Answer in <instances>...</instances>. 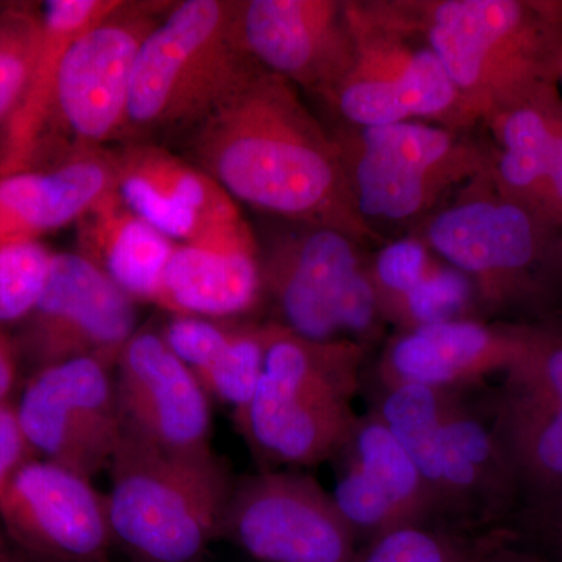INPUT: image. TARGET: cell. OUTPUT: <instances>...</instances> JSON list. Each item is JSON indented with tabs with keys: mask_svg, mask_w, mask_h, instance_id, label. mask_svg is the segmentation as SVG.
<instances>
[{
	"mask_svg": "<svg viewBox=\"0 0 562 562\" xmlns=\"http://www.w3.org/2000/svg\"><path fill=\"white\" fill-rule=\"evenodd\" d=\"M188 151L236 203L379 241L355 203L333 132L276 74L257 70L228 95L188 135Z\"/></svg>",
	"mask_w": 562,
	"mask_h": 562,
	"instance_id": "6da1fadb",
	"label": "cell"
},
{
	"mask_svg": "<svg viewBox=\"0 0 562 562\" xmlns=\"http://www.w3.org/2000/svg\"><path fill=\"white\" fill-rule=\"evenodd\" d=\"M462 132L416 121L335 128L361 216L368 222L425 220L446 192L490 171L494 147Z\"/></svg>",
	"mask_w": 562,
	"mask_h": 562,
	"instance_id": "ba28073f",
	"label": "cell"
},
{
	"mask_svg": "<svg viewBox=\"0 0 562 562\" xmlns=\"http://www.w3.org/2000/svg\"><path fill=\"white\" fill-rule=\"evenodd\" d=\"M14 408L33 457L90 480L110 468L122 432L110 362L85 357L40 369Z\"/></svg>",
	"mask_w": 562,
	"mask_h": 562,
	"instance_id": "7c38bea8",
	"label": "cell"
},
{
	"mask_svg": "<svg viewBox=\"0 0 562 562\" xmlns=\"http://www.w3.org/2000/svg\"><path fill=\"white\" fill-rule=\"evenodd\" d=\"M138 330L136 302L77 251L55 254L33 312L11 335L21 371L99 358L116 366Z\"/></svg>",
	"mask_w": 562,
	"mask_h": 562,
	"instance_id": "4fadbf2b",
	"label": "cell"
},
{
	"mask_svg": "<svg viewBox=\"0 0 562 562\" xmlns=\"http://www.w3.org/2000/svg\"><path fill=\"white\" fill-rule=\"evenodd\" d=\"M236 29L243 49L262 70L324 101L353 65L341 0H243Z\"/></svg>",
	"mask_w": 562,
	"mask_h": 562,
	"instance_id": "e0dca14e",
	"label": "cell"
},
{
	"mask_svg": "<svg viewBox=\"0 0 562 562\" xmlns=\"http://www.w3.org/2000/svg\"><path fill=\"white\" fill-rule=\"evenodd\" d=\"M160 333L210 398L231 406L233 419L239 416L260 383L262 324L171 314Z\"/></svg>",
	"mask_w": 562,
	"mask_h": 562,
	"instance_id": "d4e9b609",
	"label": "cell"
},
{
	"mask_svg": "<svg viewBox=\"0 0 562 562\" xmlns=\"http://www.w3.org/2000/svg\"><path fill=\"white\" fill-rule=\"evenodd\" d=\"M531 520L542 546L554 560L562 562V503L546 508H532Z\"/></svg>",
	"mask_w": 562,
	"mask_h": 562,
	"instance_id": "e575fe53",
	"label": "cell"
},
{
	"mask_svg": "<svg viewBox=\"0 0 562 562\" xmlns=\"http://www.w3.org/2000/svg\"><path fill=\"white\" fill-rule=\"evenodd\" d=\"M494 138L491 179L505 198L562 228V95L520 103L486 122Z\"/></svg>",
	"mask_w": 562,
	"mask_h": 562,
	"instance_id": "ffe728a7",
	"label": "cell"
},
{
	"mask_svg": "<svg viewBox=\"0 0 562 562\" xmlns=\"http://www.w3.org/2000/svg\"><path fill=\"white\" fill-rule=\"evenodd\" d=\"M508 531L465 536L431 524L408 525L373 539L357 562H480Z\"/></svg>",
	"mask_w": 562,
	"mask_h": 562,
	"instance_id": "f1b7e54d",
	"label": "cell"
},
{
	"mask_svg": "<svg viewBox=\"0 0 562 562\" xmlns=\"http://www.w3.org/2000/svg\"><path fill=\"white\" fill-rule=\"evenodd\" d=\"M0 528L36 561L110 562L106 497L91 480L32 458L0 495Z\"/></svg>",
	"mask_w": 562,
	"mask_h": 562,
	"instance_id": "9a60e30c",
	"label": "cell"
},
{
	"mask_svg": "<svg viewBox=\"0 0 562 562\" xmlns=\"http://www.w3.org/2000/svg\"><path fill=\"white\" fill-rule=\"evenodd\" d=\"M0 562H36V560L11 541L7 532L0 528Z\"/></svg>",
	"mask_w": 562,
	"mask_h": 562,
	"instance_id": "74e56055",
	"label": "cell"
},
{
	"mask_svg": "<svg viewBox=\"0 0 562 562\" xmlns=\"http://www.w3.org/2000/svg\"><path fill=\"white\" fill-rule=\"evenodd\" d=\"M383 390V397L372 413L412 457L430 491L438 517L439 431L458 395L452 390L424 384Z\"/></svg>",
	"mask_w": 562,
	"mask_h": 562,
	"instance_id": "83f0119b",
	"label": "cell"
},
{
	"mask_svg": "<svg viewBox=\"0 0 562 562\" xmlns=\"http://www.w3.org/2000/svg\"><path fill=\"white\" fill-rule=\"evenodd\" d=\"M238 3H172L136 60L122 139L149 143L157 136L190 135L261 69L239 41Z\"/></svg>",
	"mask_w": 562,
	"mask_h": 562,
	"instance_id": "277c9868",
	"label": "cell"
},
{
	"mask_svg": "<svg viewBox=\"0 0 562 562\" xmlns=\"http://www.w3.org/2000/svg\"><path fill=\"white\" fill-rule=\"evenodd\" d=\"M122 431L176 454L211 449L210 395L160 331L138 328L114 366Z\"/></svg>",
	"mask_w": 562,
	"mask_h": 562,
	"instance_id": "2e32d148",
	"label": "cell"
},
{
	"mask_svg": "<svg viewBox=\"0 0 562 562\" xmlns=\"http://www.w3.org/2000/svg\"><path fill=\"white\" fill-rule=\"evenodd\" d=\"M416 236L472 280L491 312H542L562 281V228L502 195L491 169L422 220Z\"/></svg>",
	"mask_w": 562,
	"mask_h": 562,
	"instance_id": "5b68a950",
	"label": "cell"
},
{
	"mask_svg": "<svg viewBox=\"0 0 562 562\" xmlns=\"http://www.w3.org/2000/svg\"><path fill=\"white\" fill-rule=\"evenodd\" d=\"M21 382V366L9 331L0 328V402L11 401Z\"/></svg>",
	"mask_w": 562,
	"mask_h": 562,
	"instance_id": "d590c367",
	"label": "cell"
},
{
	"mask_svg": "<svg viewBox=\"0 0 562 562\" xmlns=\"http://www.w3.org/2000/svg\"><path fill=\"white\" fill-rule=\"evenodd\" d=\"M106 497L113 546L135 562H199L213 539L233 483L214 453L165 452L121 432Z\"/></svg>",
	"mask_w": 562,
	"mask_h": 562,
	"instance_id": "8992f818",
	"label": "cell"
},
{
	"mask_svg": "<svg viewBox=\"0 0 562 562\" xmlns=\"http://www.w3.org/2000/svg\"><path fill=\"white\" fill-rule=\"evenodd\" d=\"M114 161L122 202L172 243L258 250L238 203L188 158L155 143H131L114 151Z\"/></svg>",
	"mask_w": 562,
	"mask_h": 562,
	"instance_id": "5bb4252c",
	"label": "cell"
},
{
	"mask_svg": "<svg viewBox=\"0 0 562 562\" xmlns=\"http://www.w3.org/2000/svg\"><path fill=\"white\" fill-rule=\"evenodd\" d=\"M54 251L40 241L0 246V328L20 327L38 303Z\"/></svg>",
	"mask_w": 562,
	"mask_h": 562,
	"instance_id": "1f68e13d",
	"label": "cell"
},
{
	"mask_svg": "<svg viewBox=\"0 0 562 562\" xmlns=\"http://www.w3.org/2000/svg\"><path fill=\"white\" fill-rule=\"evenodd\" d=\"M535 508L562 503V401L505 391L491 428Z\"/></svg>",
	"mask_w": 562,
	"mask_h": 562,
	"instance_id": "4316f807",
	"label": "cell"
},
{
	"mask_svg": "<svg viewBox=\"0 0 562 562\" xmlns=\"http://www.w3.org/2000/svg\"><path fill=\"white\" fill-rule=\"evenodd\" d=\"M516 539V532L509 530L508 535L487 550L480 562H541L535 554L517 549Z\"/></svg>",
	"mask_w": 562,
	"mask_h": 562,
	"instance_id": "8d00e7d4",
	"label": "cell"
},
{
	"mask_svg": "<svg viewBox=\"0 0 562 562\" xmlns=\"http://www.w3.org/2000/svg\"><path fill=\"white\" fill-rule=\"evenodd\" d=\"M517 491L491 428L458 398L439 431V516L491 517L508 508Z\"/></svg>",
	"mask_w": 562,
	"mask_h": 562,
	"instance_id": "603a6c76",
	"label": "cell"
},
{
	"mask_svg": "<svg viewBox=\"0 0 562 562\" xmlns=\"http://www.w3.org/2000/svg\"><path fill=\"white\" fill-rule=\"evenodd\" d=\"M338 457L341 469L331 497L357 538L372 542L436 517L430 491L412 457L375 414L358 419Z\"/></svg>",
	"mask_w": 562,
	"mask_h": 562,
	"instance_id": "ac0fdd59",
	"label": "cell"
},
{
	"mask_svg": "<svg viewBox=\"0 0 562 562\" xmlns=\"http://www.w3.org/2000/svg\"><path fill=\"white\" fill-rule=\"evenodd\" d=\"M171 5L121 0L109 16L70 44L58 68L36 168L122 139L136 60Z\"/></svg>",
	"mask_w": 562,
	"mask_h": 562,
	"instance_id": "9c48e42d",
	"label": "cell"
},
{
	"mask_svg": "<svg viewBox=\"0 0 562 562\" xmlns=\"http://www.w3.org/2000/svg\"><path fill=\"white\" fill-rule=\"evenodd\" d=\"M353 65L325 103L357 127L428 122L473 127L452 79L417 31L402 0L346 2Z\"/></svg>",
	"mask_w": 562,
	"mask_h": 562,
	"instance_id": "52a82bcc",
	"label": "cell"
},
{
	"mask_svg": "<svg viewBox=\"0 0 562 562\" xmlns=\"http://www.w3.org/2000/svg\"><path fill=\"white\" fill-rule=\"evenodd\" d=\"M473 124L560 90L562 0H402Z\"/></svg>",
	"mask_w": 562,
	"mask_h": 562,
	"instance_id": "7a4b0ae2",
	"label": "cell"
},
{
	"mask_svg": "<svg viewBox=\"0 0 562 562\" xmlns=\"http://www.w3.org/2000/svg\"><path fill=\"white\" fill-rule=\"evenodd\" d=\"M361 243L335 228L295 225L261 260L265 294L290 330L316 339L368 344L383 319Z\"/></svg>",
	"mask_w": 562,
	"mask_h": 562,
	"instance_id": "30bf717a",
	"label": "cell"
},
{
	"mask_svg": "<svg viewBox=\"0 0 562 562\" xmlns=\"http://www.w3.org/2000/svg\"><path fill=\"white\" fill-rule=\"evenodd\" d=\"M265 295L258 251H221L177 244L155 305L180 316L236 319Z\"/></svg>",
	"mask_w": 562,
	"mask_h": 562,
	"instance_id": "484cf974",
	"label": "cell"
},
{
	"mask_svg": "<svg viewBox=\"0 0 562 562\" xmlns=\"http://www.w3.org/2000/svg\"><path fill=\"white\" fill-rule=\"evenodd\" d=\"M531 324L461 319L398 331L379 362L383 387L401 384L454 390L508 372L530 346Z\"/></svg>",
	"mask_w": 562,
	"mask_h": 562,
	"instance_id": "d6986e66",
	"label": "cell"
},
{
	"mask_svg": "<svg viewBox=\"0 0 562 562\" xmlns=\"http://www.w3.org/2000/svg\"><path fill=\"white\" fill-rule=\"evenodd\" d=\"M121 0H50L43 3V38L20 103L0 131V177L38 166L58 68L66 49Z\"/></svg>",
	"mask_w": 562,
	"mask_h": 562,
	"instance_id": "7402d4cb",
	"label": "cell"
},
{
	"mask_svg": "<svg viewBox=\"0 0 562 562\" xmlns=\"http://www.w3.org/2000/svg\"><path fill=\"white\" fill-rule=\"evenodd\" d=\"M560 83L562 85V72H561V79H560Z\"/></svg>",
	"mask_w": 562,
	"mask_h": 562,
	"instance_id": "f35d334b",
	"label": "cell"
},
{
	"mask_svg": "<svg viewBox=\"0 0 562 562\" xmlns=\"http://www.w3.org/2000/svg\"><path fill=\"white\" fill-rule=\"evenodd\" d=\"M32 458L35 457L21 430L14 402H0V495L11 476Z\"/></svg>",
	"mask_w": 562,
	"mask_h": 562,
	"instance_id": "836d02e7",
	"label": "cell"
},
{
	"mask_svg": "<svg viewBox=\"0 0 562 562\" xmlns=\"http://www.w3.org/2000/svg\"><path fill=\"white\" fill-rule=\"evenodd\" d=\"M116 188L114 151L81 150L0 177V246L40 241L77 221Z\"/></svg>",
	"mask_w": 562,
	"mask_h": 562,
	"instance_id": "44dd1931",
	"label": "cell"
},
{
	"mask_svg": "<svg viewBox=\"0 0 562 562\" xmlns=\"http://www.w3.org/2000/svg\"><path fill=\"white\" fill-rule=\"evenodd\" d=\"M475 301L479 297L472 280L438 258L425 279L384 313L383 321L395 325L398 331H406L442 322L472 319L469 313Z\"/></svg>",
	"mask_w": 562,
	"mask_h": 562,
	"instance_id": "f546056e",
	"label": "cell"
},
{
	"mask_svg": "<svg viewBox=\"0 0 562 562\" xmlns=\"http://www.w3.org/2000/svg\"><path fill=\"white\" fill-rule=\"evenodd\" d=\"M220 538L258 562H357V535L316 479L262 471L233 483Z\"/></svg>",
	"mask_w": 562,
	"mask_h": 562,
	"instance_id": "8fae6325",
	"label": "cell"
},
{
	"mask_svg": "<svg viewBox=\"0 0 562 562\" xmlns=\"http://www.w3.org/2000/svg\"><path fill=\"white\" fill-rule=\"evenodd\" d=\"M436 261V255L416 235L386 244L376 251L368 262V272L382 319L392 305L425 279Z\"/></svg>",
	"mask_w": 562,
	"mask_h": 562,
	"instance_id": "d6a6232c",
	"label": "cell"
},
{
	"mask_svg": "<svg viewBox=\"0 0 562 562\" xmlns=\"http://www.w3.org/2000/svg\"><path fill=\"white\" fill-rule=\"evenodd\" d=\"M43 38V7L11 3L0 10V131L20 103Z\"/></svg>",
	"mask_w": 562,
	"mask_h": 562,
	"instance_id": "4dcf8cb0",
	"label": "cell"
},
{
	"mask_svg": "<svg viewBox=\"0 0 562 562\" xmlns=\"http://www.w3.org/2000/svg\"><path fill=\"white\" fill-rule=\"evenodd\" d=\"M262 338L261 379L235 417L239 432L272 465L301 468L335 458L360 419L351 402L364 344L316 341L277 321L262 324Z\"/></svg>",
	"mask_w": 562,
	"mask_h": 562,
	"instance_id": "3957f363",
	"label": "cell"
},
{
	"mask_svg": "<svg viewBox=\"0 0 562 562\" xmlns=\"http://www.w3.org/2000/svg\"><path fill=\"white\" fill-rule=\"evenodd\" d=\"M77 254L136 303H155L177 244L136 216L116 188L79 221Z\"/></svg>",
	"mask_w": 562,
	"mask_h": 562,
	"instance_id": "cb8c5ba5",
	"label": "cell"
}]
</instances>
